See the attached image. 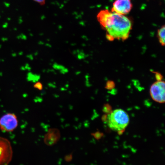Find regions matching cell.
<instances>
[{
  "label": "cell",
  "instance_id": "obj_1",
  "mask_svg": "<svg viewBox=\"0 0 165 165\" xmlns=\"http://www.w3.org/2000/svg\"><path fill=\"white\" fill-rule=\"evenodd\" d=\"M97 19L102 28L106 31L108 40L128 39L132 28L131 20L128 17L106 9L99 12Z\"/></svg>",
  "mask_w": 165,
  "mask_h": 165
},
{
  "label": "cell",
  "instance_id": "obj_2",
  "mask_svg": "<svg viewBox=\"0 0 165 165\" xmlns=\"http://www.w3.org/2000/svg\"><path fill=\"white\" fill-rule=\"evenodd\" d=\"M106 121L108 127L111 129L119 132L123 130L127 126L129 117L124 110L117 109L108 115Z\"/></svg>",
  "mask_w": 165,
  "mask_h": 165
},
{
  "label": "cell",
  "instance_id": "obj_3",
  "mask_svg": "<svg viewBox=\"0 0 165 165\" xmlns=\"http://www.w3.org/2000/svg\"><path fill=\"white\" fill-rule=\"evenodd\" d=\"M13 154L10 141L0 136V165H8L12 161Z\"/></svg>",
  "mask_w": 165,
  "mask_h": 165
},
{
  "label": "cell",
  "instance_id": "obj_4",
  "mask_svg": "<svg viewBox=\"0 0 165 165\" xmlns=\"http://www.w3.org/2000/svg\"><path fill=\"white\" fill-rule=\"evenodd\" d=\"M18 121L14 113H9L0 118V130L5 132L14 131L18 127Z\"/></svg>",
  "mask_w": 165,
  "mask_h": 165
},
{
  "label": "cell",
  "instance_id": "obj_5",
  "mask_svg": "<svg viewBox=\"0 0 165 165\" xmlns=\"http://www.w3.org/2000/svg\"><path fill=\"white\" fill-rule=\"evenodd\" d=\"M150 95L155 101L160 103L165 102V84L164 81H157L151 86Z\"/></svg>",
  "mask_w": 165,
  "mask_h": 165
},
{
  "label": "cell",
  "instance_id": "obj_6",
  "mask_svg": "<svg viewBox=\"0 0 165 165\" xmlns=\"http://www.w3.org/2000/svg\"><path fill=\"white\" fill-rule=\"evenodd\" d=\"M132 8L131 0H116L113 3L111 12L125 15L131 11Z\"/></svg>",
  "mask_w": 165,
  "mask_h": 165
},
{
  "label": "cell",
  "instance_id": "obj_7",
  "mask_svg": "<svg viewBox=\"0 0 165 165\" xmlns=\"http://www.w3.org/2000/svg\"><path fill=\"white\" fill-rule=\"evenodd\" d=\"M61 138V133L57 128H51L48 130L44 138V142L47 145H54Z\"/></svg>",
  "mask_w": 165,
  "mask_h": 165
},
{
  "label": "cell",
  "instance_id": "obj_8",
  "mask_svg": "<svg viewBox=\"0 0 165 165\" xmlns=\"http://www.w3.org/2000/svg\"><path fill=\"white\" fill-rule=\"evenodd\" d=\"M165 26H163L158 30V37L160 44L163 46L165 45Z\"/></svg>",
  "mask_w": 165,
  "mask_h": 165
},
{
  "label": "cell",
  "instance_id": "obj_9",
  "mask_svg": "<svg viewBox=\"0 0 165 165\" xmlns=\"http://www.w3.org/2000/svg\"><path fill=\"white\" fill-rule=\"evenodd\" d=\"M106 88L110 89L113 88L115 86V84L113 81H108L106 84Z\"/></svg>",
  "mask_w": 165,
  "mask_h": 165
},
{
  "label": "cell",
  "instance_id": "obj_10",
  "mask_svg": "<svg viewBox=\"0 0 165 165\" xmlns=\"http://www.w3.org/2000/svg\"><path fill=\"white\" fill-rule=\"evenodd\" d=\"M34 2L37 3L40 6H44L45 4L46 0H33Z\"/></svg>",
  "mask_w": 165,
  "mask_h": 165
},
{
  "label": "cell",
  "instance_id": "obj_11",
  "mask_svg": "<svg viewBox=\"0 0 165 165\" xmlns=\"http://www.w3.org/2000/svg\"><path fill=\"white\" fill-rule=\"evenodd\" d=\"M155 77H156L157 81H162L163 78V77L161 74L158 73V72H155Z\"/></svg>",
  "mask_w": 165,
  "mask_h": 165
}]
</instances>
